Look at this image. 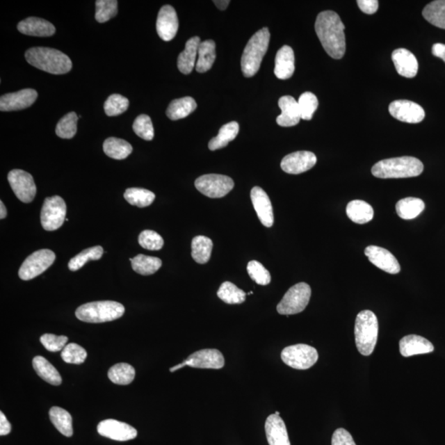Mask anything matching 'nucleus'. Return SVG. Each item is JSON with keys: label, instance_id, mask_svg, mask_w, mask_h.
Wrapping results in <instances>:
<instances>
[{"label": "nucleus", "instance_id": "nucleus-53", "mask_svg": "<svg viewBox=\"0 0 445 445\" xmlns=\"http://www.w3.org/2000/svg\"><path fill=\"white\" fill-rule=\"evenodd\" d=\"M359 10L366 15H373L378 8V0H358L357 1Z\"/></svg>", "mask_w": 445, "mask_h": 445}, {"label": "nucleus", "instance_id": "nucleus-44", "mask_svg": "<svg viewBox=\"0 0 445 445\" xmlns=\"http://www.w3.org/2000/svg\"><path fill=\"white\" fill-rule=\"evenodd\" d=\"M95 4V19L100 24H104L118 15L117 0H97Z\"/></svg>", "mask_w": 445, "mask_h": 445}, {"label": "nucleus", "instance_id": "nucleus-29", "mask_svg": "<svg viewBox=\"0 0 445 445\" xmlns=\"http://www.w3.org/2000/svg\"><path fill=\"white\" fill-rule=\"evenodd\" d=\"M216 42L212 40H207L200 42L198 49V59L195 70L198 73H206L212 68L216 59Z\"/></svg>", "mask_w": 445, "mask_h": 445}, {"label": "nucleus", "instance_id": "nucleus-30", "mask_svg": "<svg viewBox=\"0 0 445 445\" xmlns=\"http://www.w3.org/2000/svg\"><path fill=\"white\" fill-rule=\"evenodd\" d=\"M197 108V102L193 97H182V99L171 102L167 109V115L172 121H177V120L188 117Z\"/></svg>", "mask_w": 445, "mask_h": 445}, {"label": "nucleus", "instance_id": "nucleus-2", "mask_svg": "<svg viewBox=\"0 0 445 445\" xmlns=\"http://www.w3.org/2000/svg\"><path fill=\"white\" fill-rule=\"evenodd\" d=\"M25 57L31 65L52 74H64L72 69L70 57L56 49L31 48L26 51Z\"/></svg>", "mask_w": 445, "mask_h": 445}, {"label": "nucleus", "instance_id": "nucleus-20", "mask_svg": "<svg viewBox=\"0 0 445 445\" xmlns=\"http://www.w3.org/2000/svg\"><path fill=\"white\" fill-rule=\"evenodd\" d=\"M251 200L261 224L270 228L274 224V213L268 195L259 186H255L251 191Z\"/></svg>", "mask_w": 445, "mask_h": 445}, {"label": "nucleus", "instance_id": "nucleus-49", "mask_svg": "<svg viewBox=\"0 0 445 445\" xmlns=\"http://www.w3.org/2000/svg\"><path fill=\"white\" fill-rule=\"evenodd\" d=\"M248 273L252 280L261 286H267L270 282V275L264 266L257 261H251L248 265Z\"/></svg>", "mask_w": 445, "mask_h": 445}, {"label": "nucleus", "instance_id": "nucleus-43", "mask_svg": "<svg viewBox=\"0 0 445 445\" xmlns=\"http://www.w3.org/2000/svg\"><path fill=\"white\" fill-rule=\"evenodd\" d=\"M79 115L76 113H70L64 115L58 122L56 133L62 139H71L77 133V122Z\"/></svg>", "mask_w": 445, "mask_h": 445}, {"label": "nucleus", "instance_id": "nucleus-55", "mask_svg": "<svg viewBox=\"0 0 445 445\" xmlns=\"http://www.w3.org/2000/svg\"><path fill=\"white\" fill-rule=\"evenodd\" d=\"M432 54L435 57L440 58L445 62V44L442 43H435L432 47Z\"/></svg>", "mask_w": 445, "mask_h": 445}, {"label": "nucleus", "instance_id": "nucleus-6", "mask_svg": "<svg viewBox=\"0 0 445 445\" xmlns=\"http://www.w3.org/2000/svg\"><path fill=\"white\" fill-rule=\"evenodd\" d=\"M124 307L115 301H96L79 307L75 315L80 321L102 323L122 318Z\"/></svg>", "mask_w": 445, "mask_h": 445}, {"label": "nucleus", "instance_id": "nucleus-1", "mask_svg": "<svg viewBox=\"0 0 445 445\" xmlns=\"http://www.w3.org/2000/svg\"><path fill=\"white\" fill-rule=\"evenodd\" d=\"M345 26L337 13H320L316 19L315 31L324 50L333 59L339 60L346 53Z\"/></svg>", "mask_w": 445, "mask_h": 445}, {"label": "nucleus", "instance_id": "nucleus-17", "mask_svg": "<svg viewBox=\"0 0 445 445\" xmlns=\"http://www.w3.org/2000/svg\"><path fill=\"white\" fill-rule=\"evenodd\" d=\"M186 366L197 369H220L225 366L224 355L216 349L197 351L184 360Z\"/></svg>", "mask_w": 445, "mask_h": 445}, {"label": "nucleus", "instance_id": "nucleus-14", "mask_svg": "<svg viewBox=\"0 0 445 445\" xmlns=\"http://www.w3.org/2000/svg\"><path fill=\"white\" fill-rule=\"evenodd\" d=\"M317 163V157L309 151H298L289 154L282 159L280 167L289 175H300L310 170Z\"/></svg>", "mask_w": 445, "mask_h": 445}, {"label": "nucleus", "instance_id": "nucleus-36", "mask_svg": "<svg viewBox=\"0 0 445 445\" xmlns=\"http://www.w3.org/2000/svg\"><path fill=\"white\" fill-rule=\"evenodd\" d=\"M104 150L108 157L122 160L127 159L132 153L133 148L127 141L118 139V138L111 137L105 140Z\"/></svg>", "mask_w": 445, "mask_h": 445}, {"label": "nucleus", "instance_id": "nucleus-27", "mask_svg": "<svg viewBox=\"0 0 445 445\" xmlns=\"http://www.w3.org/2000/svg\"><path fill=\"white\" fill-rule=\"evenodd\" d=\"M198 37H193L186 43L185 50L181 53L177 59V68L184 74H189L195 68V60L198 56V49L200 44Z\"/></svg>", "mask_w": 445, "mask_h": 445}, {"label": "nucleus", "instance_id": "nucleus-38", "mask_svg": "<svg viewBox=\"0 0 445 445\" xmlns=\"http://www.w3.org/2000/svg\"><path fill=\"white\" fill-rule=\"evenodd\" d=\"M422 15L430 24L445 29V0H435L427 4Z\"/></svg>", "mask_w": 445, "mask_h": 445}, {"label": "nucleus", "instance_id": "nucleus-32", "mask_svg": "<svg viewBox=\"0 0 445 445\" xmlns=\"http://www.w3.org/2000/svg\"><path fill=\"white\" fill-rule=\"evenodd\" d=\"M33 366L39 377L48 384L55 386L61 385L62 378L60 373L46 358L42 356H35L33 360Z\"/></svg>", "mask_w": 445, "mask_h": 445}, {"label": "nucleus", "instance_id": "nucleus-25", "mask_svg": "<svg viewBox=\"0 0 445 445\" xmlns=\"http://www.w3.org/2000/svg\"><path fill=\"white\" fill-rule=\"evenodd\" d=\"M400 353L404 357L433 353L435 347L426 338L418 335H408L399 342Z\"/></svg>", "mask_w": 445, "mask_h": 445}, {"label": "nucleus", "instance_id": "nucleus-33", "mask_svg": "<svg viewBox=\"0 0 445 445\" xmlns=\"http://www.w3.org/2000/svg\"><path fill=\"white\" fill-rule=\"evenodd\" d=\"M213 242L204 236H197L191 243V256L199 264H206L211 259Z\"/></svg>", "mask_w": 445, "mask_h": 445}, {"label": "nucleus", "instance_id": "nucleus-3", "mask_svg": "<svg viewBox=\"0 0 445 445\" xmlns=\"http://www.w3.org/2000/svg\"><path fill=\"white\" fill-rule=\"evenodd\" d=\"M424 170L421 160L403 156V157L382 160L372 168V175L382 179L389 178H407L418 177Z\"/></svg>", "mask_w": 445, "mask_h": 445}, {"label": "nucleus", "instance_id": "nucleus-35", "mask_svg": "<svg viewBox=\"0 0 445 445\" xmlns=\"http://www.w3.org/2000/svg\"><path fill=\"white\" fill-rule=\"evenodd\" d=\"M239 132V124L238 122H232L225 124L220 128L219 134L209 142V149L212 151L225 148L229 142L234 140L237 137Z\"/></svg>", "mask_w": 445, "mask_h": 445}, {"label": "nucleus", "instance_id": "nucleus-24", "mask_svg": "<svg viewBox=\"0 0 445 445\" xmlns=\"http://www.w3.org/2000/svg\"><path fill=\"white\" fill-rule=\"evenodd\" d=\"M17 30L22 34L39 38L51 37L56 33V28L50 22L35 17L21 21Z\"/></svg>", "mask_w": 445, "mask_h": 445}, {"label": "nucleus", "instance_id": "nucleus-31", "mask_svg": "<svg viewBox=\"0 0 445 445\" xmlns=\"http://www.w3.org/2000/svg\"><path fill=\"white\" fill-rule=\"evenodd\" d=\"M425 203L416 197H407L400 200L396 204V211L403 220H413L419 216L425 210Z\"/></svg>", "mask_w": 445, "mask_h": 445}, {"label": "nucleus", "instance_id": "nucleus-19", "mask_svg": "<svg viewBox=\"0 0 445 445\" xmlns=\"http://www.w3.org/2000/svg\"><path fill=\"white\" fill-rule=\"evenodd\" d=\"M179 22L175 8L164 6L159 10L156 29L159 38L163 41L169 42L175 38Z\"/></svg>", "mask_w": 445, "mask_h": 445}, {"label": "nucleus", "instance_id": "nucleus-26", "mask_svg": "<svg viewBox=\"0 0 445 445\" xmlns=\"http://www.w3.org/2000/svg\"><path fill=\"white\" fill-rule=\"evenodd\" d=\"M295 53L289 46L280 49L275 56L274 73L280 79H288L295 73Z\"/></svg>", "mask_w": 445, "mask_h": 445}, {"label": "nucleus", "instance_id": "nucleus-50", "mask_svg": "<svg viewBox=\"0 0 445 445\" xmlns=\"http://www.w3.org/2000/svg\"><path fill=\"white\" fill-rule=\"evenodd\" d=\"M139 243L143 248L151 251L160 250L163 247V239L153 230H145L139 236Z\"/></svg>", "mask_w": 445, "mask_h": 445}, {"label": "nucleus", "instance_id": "nucleus-21", "mask_svg": "<svg viewBox=\"0 0 445 445\" xmlns=\"http://www.w3.org/2000/svg\"><path fill=\"white\" fill-rule=\"evenodd\" d=\"M391 60L400 76L412 79L416 76L418 61L415 56L407 49L399 48L391 54Z\"/></svg>", "mask_w": 445, "mask_h": 445}, {"label": "nucleus", "instance_id": "nucleus-10", "mask_svg": "<svg viewBox=\"0 0 445 445\" xmlns=\"http://www.w3.org/2000/svg\"><path fill=\"white\" fill-rule=\"evenodd\" d=\"M56 260V254L49 249H42L31 254L20 267L19 275L22 280H30L42 274Z\"/></svg>", "mask_w": 445, "mask_h": 445}, {"label": "nucleus", "instance_id": "nucleus-39", "mask_svg": "<svg viewBox=\"0 0 445 445\" xmlns=\"http://www.w3.org/2000/svg\"><path fill=\"white\" fill-rule=\"evenodd\" d=\"M136 377V371L131 364L119 363L109 369L108 378L113 384L128 385L131 384Z\"/></svg>", "mask_w": 445, "mask_h": 445}, {"label": "nucleus", "instance_id": "nucleus-54", "mask_svg": "<svg viewBox=\"0 0 445 445\" xmlns=\"http://www.w3.org/2000/svg\"><path fill=\"white\" fill-rule=\"evenodd\" d=\"M11 432V425L6 415L0 412V435H7Z\"/></svg>", "mask_w": 445, "mask_h": 445}, {"label": "nucleus", "instance_id": "nucleus-34", "mask_svg": "<svg viewBox=\"0 0 445 445\" xmlns=\"http://www.w3.org/2000/svg\"><path fill=\"white\" fill-rule=\"evenodd\" d=\"M52 424L60 432L71 437L73 435L72 416L65 409L59 407H53L49 412Z\"/></svg>", "mask_w": 445, "mask_h": 445}, {"label": "nucleus", "instance_id": "nucleus-41", "mask_svg": "<svg viewBox=\"0 0 445 445\" xmlns=\"http://www.w3.org/2000/svg\"><path fill=\"white\" fill-rule=\"evenodd\" d=\"M124 197L129 204L140 208L150 206L155 200V194L144 188H128L124 193Z\"/></svg>", "mask_w": 445, "mask_h": 445}, {"label": "nucleus", "instance_id": "nucleus-58", "mask_svg": "<svg viewBox=\"0 0 445 445\" xmlns=\"http://www.w3.org/2000/svg\"><path fill=\"white\" fill-rule=\"evenodd\" d=\"M185 366H186V364L185 362H182V363H181L179 364H177V366H176L175 367H172L170 369V372H175V371H178V369H182V368H184Z\"/></svg>", "mask_w": 445, "mask_h": 445}, {"label": "nucleus", "instance_id": "nucleus-57", "mask_svg": "<svg viewBox=\"0 0 445 445\" xmlns=\"http://www.w3.org/2000/svg\"><path fill=\"white\" fill-rule=\"evenodd\" d=\"M0 211H1L0 212V219L3 220L7 216V210L2 200L0 202Z\"/></svg>", "mask_w": 445, "mask_h": 445}, {"label": "nucleus", "instance_id": "nucleus-42", "mask_svg": "<svg viewBox=\"0 0 445 445\" xmlns=\"http://www.w3.org/2000/svg\"><path fill=\"white\" fill-rule=\"evenodd\" d=\"M102 254H104V248L101 246L87 248L70 261L69 268L70 270L76 271L82 268L88 261L99 260Z\"/></svg>", "mask_w": 445, "mask_h": 445}, {"label": "nucleus", "instance_id": "nucleus-52", "mask_svg": "<svg viewBox=\"0 0 445 445\" xmlns=\"http://www.w3.org/2000/svg\"><path fill=\"white\" fill-rule=\"evenodd\" d=\"M332 445H356L353 436L343 428L337 429L333 433Z\"/></svg>", "mask_w": 445, "mask_h": 445}, {"label": "nucleus", "instance_id": "nucleus-48", "mask_svg": "<svg viewBox=\"0 0 445 445\" xmlns=\"http://www.w3.org/2000/svg\"><path fill=\"white\" fill-rule=\"evenodd\" d=\"M61 358L65 363L83 364L87 358V351L78 344L70 343L62 350Z\"/></svg>", "mask_w": 445, "mask_h": 445}, {"label": "nucleus", "instance_id": "nucleus-8", "mask_svg": "<svg viewBox=\"0 0 445 445\" xmlns=\"http://www.w3.org/2000/svg\"><path fill=\"white\" fill-rule=\"evenodd\" d=\"M282 359L288 366L305 371L318 362V353L313 346L298 344L286 347L282 350Z\"/></svg>", "mask_w": 445, "mask_h": 445}, {"label": "nucleus", "instance_id": "nucleus-7", "mask_svg": "<svg viewBox=\"0 0 445 445\" xmlns=\"http://www.w3.org/2000/svg\"><path fill=\"white\" fill-rule=\"evenodd\" d=\"M311 288L308 284H295L286 293L277 305L280 314L289 315L301 313L308 306L311 297Z\"/></svg>", "mask_w": 445, "mask_h": 445}, {"label": "nucleus", "instance_id": "nucleus-23", "mask_svg": "<svg viewBox=\"0 0 445 445\" xmlns=\"http://www.w3.org/2000/svg\"><path fill=\"white\" fill-rule=\"evenodd\" d=\"M278 104L282 110V114L277 118L279 126L291 127L299 124L301 119L300 106L293 97L284 96L280 97Z\"/></svg>", "mask_w": 445, "mask_h": 445}, {"label": "nucleus", "instance_id": "nucleus-11", "mask_svg": "<svg viewBox=\"0 0 445 445\" xmlns=\"http://www.w3.org/2000/svg\"><path fill=\"white\" fill-rule=\"evenodd\" d=\"M66 204L59 195L44 200L41 213L43 229L54 231L63 225L66 216Z\"/></svg>", "mask_w": 445, "mask_h": 445}, {"label": "nucleus", "instance_id": "nucleus-46", "mask_svg": "<svg viewBox=\"0 0 445 445\" xmlns=\"http://www.w3.org/2000/svg\"><path fill=\"white\" fill-rule=\"evenodd\" d=\"M130 102L127 99L120 95H113L109 96L104 104L105 113L108 117H117L126 111Z\"/></svg>", "mask_w": 445, "mask_h": 445}, {"label": "nucleus", "instance_id": "nucleus-5", "mask_svg": "<svg viewBox=\"0 0 445 445\" xmlns=\"http://www.w3.org/2000/svg\"><path fill=\"white\" fill-rule=\"evenodd\" d=\"M378 322L376 315L371 310L360 312L355 319V338L359 353L371 355L377 343Z\"/></svg>", "mask_w": 445, "mask_h": 445}, {"label": "nucleus", "instance_id": "nucleus-28", "mask_svg": "<svg viewBox=\"0 0 445 445\" xmlns=\"http://www.w3.org/2000/svg\"><path fill=\"white\" fill-rule=\"evenodd\" d=\"M346 215L355 224L364 225L371 221L373 218V209L364 200H351L346 207Z\"/></svg>", "mask_w": 445, "mask_h": 445}, {"label": "nucleus", "instance_id": "nucleus-40", "mask_svg": "<svg viewBox=\"0 0 445 445\" xmlns=\"http://www.w3.org/2000/svg\"><path fill=\"white\" fill-rule=\"evenodd\" d=\"M218 297L229 305H240L246 300L247 293L238 288L233 283H222L217 292Z\"/></svg>", "mask_w": 445, "mask_h": 445}, {"label": "nucleus", "instance_id": "nucleus-9", "mask_svg": "<svg viewBox=\"0 0 445 445\" xmlns=\"http://www.w3.org/2000/svg\"><path fill=\"white\" fill-rule=\"evenodd\" d=\"M195 188L207 197L221 198L233 190L234 182L232 178L220 175H206L195 181Z\"/></svg>", "mask_w": 445, "mask_h": 445}, {"label": "nucleus", "instance_id": "nucleus-13", "mask_svg": "<svg viewBox=\"0 0 445 445\" xmlns=\"http://www.w3.org/2000/svg\"><path fill=\"white\" fill-rule=\"evenodd\" d=\"M391 117L400 122L416 124L425 118V111L419 104L408 100H397L389 105Z\"/></svg>", "mask_w": 445, "mask_h": 445}, {"label": "nucleus", "instance_id": "nucleus-37", "mask_svg": "<svg viewBox=\"0 0 445 445\" xmlns=\"http://www.w3.org/2000/svg\"><path fill=\"white\" fill-rule=\"evenodd\" d=\"M131 266L134 270L142 275H153L162 266V261L158 257L139 254L131 258Z\"/></svg>", "mask_w": 445, "mask_h": 445}, {"label": "nucleus", "instance_id": "nucleus-4", "mask_svg": "<svg viewBox=\"0 0 445 445\" xmlns=\"http://www.w3.org/2000/svg\"><path fill=\"white\" fill-rule=\"evenodd\" d=\"M270 32L267 28L261 29L252 35L245 47L241 58L242 72L245 77L254 76L260 69L270 42Z\"/></svg>", "mask_w": 445, "mask_h": 445}, {"label": "nucleus", "instance_id": "nucleus-18", "mask_svg": "<svg viewBox=\"0 0 445 445\" xmlns=\"http://www.w3.org/2000/svg\"><path fill=\"white\" fill-rule=\"evenodd\" d=\"M364 254L372 264L385 273L394 275L400 273V266L397 258L387 249L378 246H369L364 250Z\"/></svg>", "mask_w": 445, "mask_h": 445}, {"label": "nucleus", "instance_id": "nucleus-59", "mask_svg": "<svg viewBox=\"0 0 445 445\" xmlns=\"http://www.w3.org/2000/svg\"><path fill=\"white\" fill-rule=\"evenodd\" d=\"M275 414H277V415L280 416V412H275Z\"/></svg>", "mask_w": 445, "mask_h": 445}, {"label": "nucleus", "instance_id": "nucleus-12", "mask_svg": "<svg viewBox=\"0 0 445 445\" xmlns=\"http://www.w3.org/2000/svg\"><path fill=\"white\" fill-rule=\"evenodd\" d=\"M13 193L22 202H32L37 194V186L32 175L21 169H13L8 175Z\"/></svg>", "mask_w": 445, "mask_h": 445}, {"label": "nucleus", "instance_id": "nucleus-47", "mask_svg": "<svg viewBox=\"0 0 445 445\" xmlns=\"http://www.w3.org/2000/svg\"><path fill=\"white\" fill-rule=\"evenodd\" d=\"M133 131L142 139L150 141L154 139V130L152 121L149 115L142 114L133 124Z\"/></svg>", "mask_w": 445, "mask_h": 445}, {"label": "nucleus", "instance_id": "nucleus-16", "mask_svg": "<svg viewBox=\"0 0 445 445\" xmlns=\"http://www.w3.org/2000/svg\"><path fill=\"white\" fill-rule=\"evenodd\" d=\"M38 96V92L33 88L7 93L0 97V110L13 111L28 108L37 100Z\"/></svg>", "mask_w": 445, "mask_h": 445}, {"label": "nucleus", "instance_id": "nucleus-22", "mask_svg": "<svg viewBox=\"0 0 445 445\" xmlns=\"http://www.w3.org/2000/svg\"><path fill=\"white\" fill-rule=\"evenodd\" d=\"M265 430L267 442L270 445H291L286 426L282 417L277 414L267 417Z\"/></svg>", "mask_w": 445, "mask_h": 445}, {"label": "nucleus", "instance_id": "nucleus-51", "mask_svg": "<svg viewBox=\"0 0 445 445\" xmlns=\"http://www.w3.org/2000/svg\"><path fill=\"white\" fill-rule=\"evenodd\" d=\"M41 342L47 350L51 351V353H56V351H60L65 348L67 342H68V337L56 336L53 335V334H44L41 337Z\"/></svg>", "mask_w": 445, "mask_h": 445}, {"label": "nucleus", "instance_id": "nucleus-45", "mask_svg": "<svg viewBox=\"0 0 445 445\" xmlns=\"http://www.w3.org/2000/svg\"><path fill=\"white\" fill-rule=\"evenodd\" d=\"M299 104L301 119L310 121L318 106V100L314 93L306 92L300 97Z\"/></svg>", "mask_w": 445, "mask_h": 445}, {"label": "nucleus", "instance_id": "nucleus-56", "mask_svg": "<svg viewBox=\"0 0 445 445\" xmlns=\"http://www.w3.org/2000/svg\"><path fill=\"white\" fill-rule=\"evenodd\" d=\"M230 1L228 0H220V1H213V3L216 4L218 8H220V10H225L227 7L229 6Z\"/></svg>", "mask_w": 445, "mask_h": 445}, {"label": "nucleus", "instance_id": "nucleus-15", "mask_svg": "<svg viewBox=\"0 0 445 445\" xmlns=\"http://www.w3.org/2000/svg\"><path fill=\"white\" fill-rule=\"evenodd\" d=\"M97 432L104 437L128 442L137 437V430L130 425L113 419L102 421L97 426Z\"/></svg>", "mask_w": 445, "mask_h": 445}]
</instances>
